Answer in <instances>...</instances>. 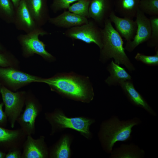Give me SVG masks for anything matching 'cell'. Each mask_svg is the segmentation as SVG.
Masks as SVG:
<instances>
[{
	"label": "cell",
	"instance_id": "obj_3",
	"mask_svg": "<svg viewBox=\"0 0 158 158\" xmlns=\"http://www.w3.org/2000/svg\"><path fill=\"white\" fill-rule=\"evenodd\" d=\"M102 31L103 46L100 49V60L105 62L113 58L117 64L125 65L130 71L134 70L135 68L125 52L122 37L109 18L105 20Z\"/></svg>",
	"mask_w": 158,
	"mask_h": 158
},
{
	"label": "cell",
	"instance_id": "obj_30",
	"mask_svg": "<svg viewBox=\"0 0 158 158\" xmlns=\"http://www.w3.org/2000/svg\"><path fill=\"white\" fill-rule=\"evenodd\" d=\"M20 148H15L8 151L6 154L5 158H21L22 152Z\"/></svg>",
	"mask_w": 158,
	"mask_h": 158
},
{
	"label": "cell",
	"instance_id": "obj_10",
	"mask_svg": "<svg viewBox=\"0 0 158 158\" xmlns=\"http://www.w3.org/2000/svg\"><path fill=\"white\" fill-rule=\"evenodd\" d=\"M135 17V21L137 25L136 34L132 40L127 42L125 47L129 52L132 51L139 44L147 42L151 34V25L149 18L139 8Z\"/></svg>",
	"mask_w": 158,
	"mask_h": 158
},
{
	"label": "cell",
	"instance_id": "obj_22",
	"mask_svg": "<svg viewBox=\"0 0 158 158\" xmlns=\"http://www.w3.org/2000/svg\"><path fill=\"white\" fill-rule=\"evenodd\" d=\"M71 139L65 135L52 146L50 150L49 157L51 158H68L71 155Z\"/></svg>",
	"mask_w": 158,
	"mask_h": 158
},
{
	"label": "cell",
	"instance_id": "obj_33",
	"mask_svg": "<svg viewBox=\"0 0 158 158\" xmlns=\"http://www.w3.org/2000/svg\"><path fill=\"white\" fill-rule=\"evenodd\" d=\"M6 154L0 150V158H5Z\"/></svg>",
	"mask_w": 158,
	"mask_h": 158
},
{
	"label": "cell",
	"instance_id": "obj_2",
	"mask_svg": "<svg viewBox=\"0 0 158 158\" xmlns=\"http://www.w3.org/2000/svg\"><path fill=\"white\" fill-rule=\"evenodd\" d=\"M141 122L140 119L137 117L121 121L116 116L103 121L98 133L103 150L106 152L110 153L116 142L131 140L133 128Z\"/></svg>",
	"mask_w": 158,
	"mask_h": 158
},
{
	"label": "cell",
	"instance_id": "obj_24",
	"mask_svg": "<svg viewBox=\"0 0 158 158\" xmlns=\"http://www.w3.org/2000/svg\"><path fill=\"white\" fill-rule=\"evenodd\" d=\"M138 8L151 16H158V0H140Z\"/></svg>",
	"mask_w": 158,
	"mask_h": 158
},
{
	"label": "cell",
	"instance_id": "obj_34",
	"mask_svg": "<svg viewBox=\"0 0 158 158\" xmlns=\"http://www.w3.org/2000/svg\"><path fill=\"white\" fill-rule=\"evenodd\" d=\"M3 49L1 45L0 44V52Z\"/></svg>",
	"mask_w": 158,
	"mask_h": 158
},
{
	"label": "cell",
	"instance_id": "obj_12",
	"mask_svg": "<svg viewBox=\"0 0 158 158\" xmlns=\"http://www.w3.org/2000/svg\"><path fill=\"white\" fill-rule=\"evenodd\" d=\"M21 158H47L49 157L48 149L45 141V137L41 135L34 139L27 135L23 145Z\"/></svg>",
	"mask_w": 158,
	"mask_h": 158
},
{
	"label": "cell",
	"instance_id": "obj_4",
	"mask_svg": "<svg viewBox=\"0 0 158 158\" xmlns=\"http://www.w3.org/2000/svg\"><path fill=\"white\" fill-rule=\"evenodd\" d=\"M45 117L51 126V135L68 128L78 132L87 138H90L92 136L90 128L95 122L94 119L83 117H69L58 109L45 113Z\"/></svg>",
	"mask_w": 158,
	"mask_h": 158
},
{
	"label": "cell",
	"instance_id": "obj_6",
	"mask_svg": "<svg viewBox=\"0 0 158 158\" xmlns=\"http://www.w3.org/2000/svg\"><path fill=\"white\" fill-rule=\"evenodd\" d=\"M5 112L11 128H13L25 104L27 92L25 91L13 92L4 86L0 87Z\"/></svg>",
	"mask_w": 158,
	"mask_h": 158
},
{
	"label": "cell",
	"instance_id": "obj_14",
	"mask_svg": "<svg viewBox=\"0 0 158 158\" xmlns=\"http://www.w3.org/2000/svg\"><path fill=\"white\" fill-rule=\"evenodd\" d=\"M109 18L114 24L116 30L127 42L133 40L137 29V24L133 19L119 17L114 11L111 13Z\"/></svg>",
	"mask_w": 158,
	"mask_h": 158
},
{
	"label": "cell",
	"instance_id": "obj_18",
	"mask_svg": "<svg viewBox=\"0 0 158 158\" xmlns=\"http://www.w3.org/2000/svg\"><path fill=\"white\" fill-rule=\"evenodd\" d=\"M87 18L65 10L56 17H50L48 22L58 27L69 29L87 23Z\"/></svg>",
	"mask_w": 158,
	"mask_h": 158
},
{
	"label": "cell",
	"instance_id": "obj_23",
	"mask_svg": "<svg viewBox=\"0 0 158 158\" xmlns=\"http://www.w3.org/2000/svg\"><path fill=\"white\" fill-rule=\"evenodd\" d=\"M15 8L11 0H0V18L8 23H14Z\"/></svg>",
	"mask_w": 158,
	"mask_h": 158
},
{
	"label": "cell",
	"instance_id": "obj_28",
	"mask_svg": "<svg viewBox=\"0 0 158 158\" xmlns=\"http://www.w3.org/2000/svg\"><path fill=\"white\" fill-rule=\"evenodd\" d=\"M135 58L147 65L157 66L158 64V50H156V54L153 56H147L138 53Z\"/></svg>",
	"mask_w": 158,
	"mask_h": 158
},
{
	"label": "cell",
	"instance_id": "obj_1",
	"mask_svg": "<svg viewBox=\"0 0 158 158\" xmlns=\"http://www.w3.org/2000/svg\"><path fill=\"white\" fill-rule=\"evenodd\" d=\"M38 82L47 84L51 90L70 98L84 102L92 101L94 95L88 79L73 73L59 74Z\"/></svg>",
	"mask_w": 158,
	"mask_h": 158
},
{
	"label": "cell",
	"instance_id": "obj_21",
	"mask_svg": "<svg viewBox=\"0 0 158 158\" xmlns=\"http://www.w3.org/2000/svg\"><path fill=\"white\" fill-rule=\"evenodd\" d=\"M110 75L105 80L109 85L119 84L121 82L131 80L130 75L124 68L112 61L108 67Z\"/></svg>",
	"mask_w": 158,
	"mask_h": 158
},
{
	"label": "cell",
	"instance_id": "obj_17",
	"mask_svg": "<svg viewBox=\"0 0 158 158\" xmlns=\"http://www.w3.org/2000/svg\"><path fill=\"white\" fill-rule=\"evenodd\" d=\"M48 0H25L27 7L34 20L40 27L45 25L50 18Z\"/></svg>",
	"mask_w": 158,
	"mask_h": 158
},
{
	"label": "cell",
	"instance_id": "obj_9",
	"mask_svg": "<svg viewBox=\"0 0 158 158\" xmlns=\"http://www.w3.org/2000/svg\"><path fill=\"white\" fill-rule=\"evenodd\" d=\"M40 78L13 67H0V79L14 91L31 83L38 82Z\"/></svg>",
	"mask_w": 158,
	"mask_h": 158
},
{
	"label": "cell",
	"instance_id": "obj_5",
	"mask_svg": "<svg viewBox=\"0 0 158 158\" xmlns=\"http://www.w3.org/2000/svg\"><path fill=\"white\" fill-rule=\"evenodd\" d=\"M49 34L41 28L31 32L18 36L17 39L21 47L23 56L28 57L36 54L47 60H54L55 57L46 50L45 44L39 38L40 35Z\"/></svg>",
	"mask_w": 158,
	"mask_h": 158
},
{
	"label": "cell",
	"instance_id": "obj_13",
	"mask_svg": "<svg viewBox=\"0 0 158 158\" xmlns=\"http://www.w3.org/2000/svg\"><path fill=\"white\" fill-rule=\"evenodd\" d=\"M16 28L26 33L31 32L41 27L35 22L27 6L25 0H22L15 8L14 22Z\"/></svg>",
	"mask_w": 158,
	"mask_h": 158
},
{
	"label": "cell",
	"instance_id": "obj_16",
	"mask_svg": "<svg viewBox=\"0 0 158 158\" xmlns=\"http://www.w3.org/2000/svg\"><path fill=\"white\" fill-rule=\"evenodd\" d=\"M119 85L130 102L134 105L144 109L150 115L157 116L156 112L152 108L143 96L135 89L133 83L126 80L119 83Z\"/></svg>",
	"mask_w": 158,
	"mask_h": 158
},
{
	"label": "cell",
	"instance_id": "obj_25",
	"mask_svg": "<svg viewBox=\"0 0 158 158\" xmlns=\"http://www.w3.org/2000/svg\"><path fill=\"white\" fill-rule=\"evenodd\" d=\"M91 0H79L71 5L69 11L80 16L88 18V9Z\"/></svg>",
	"mask_w": 158,
	"mask_h": 158
},
{
	"label": "cell",
	"instance_id": "obj_35",
	"mask_svg": "<svg viewBox=\"0 0 158 158\" xmlns=\"http://www.w3.org/2000/svg\"><path fill=\"white\" fill-rule=\"evenodd\" d=\"M1 84L0 83V87H1Z\"/></svg>",
	"mask_w": 158,
	"mask_h": 158
},
{
	"label": "cell",
	"instance_id": "obj_26",
	"mask_svg": "<svg viewBox=\"0 0 158 158\" xmlns=\"http://www.w3.org/2000/svg\"><path fill=\"white\" fill-rule=\"evenodd\" d=\"M150 21L151 32L150 37L147 42V45L150 47H155L158 49V16H150Z\"/></svg>",
	"mask_w": 158,
	"mask_h": 158
},
{
	"label": "cell",
	"instance_id": "obj_19",
	"mask_svg": "<svg viewBox=\"0 0 158 158\" xmlns=\"http://www.w3.org/2000/svg\"><path fill=\"white\" fill-rule=\"evenodd\" d=\"M110 153V157L111 158H141L145 155L143 150L133 143L122 144L119 147L113 150Z\"/></svg>",
	"mask_w": 158,
	"mask_h": 158
},
{
	"label": "cell",
	"instance_id": "obj_27",
	"mask_svg": "<svg viewBox=\"0 0 158 158\" xmlns=\"http://www.w3.org/2000/svg\"><path fill=\"white\" fill-rule=\"evenodd\" d=\"M79 0H53L50 8L54 13L68 9L71 4Z\"/></svg>",
	"mask_w": 158,
	"mask_h": 158
},
{
	"label": "cell",
	"instance_id": "obj_15",
	"mask_svg": "<svg viewBox=\"0 0 158 158\" xmlns=\"http://www.w3.org/2000/svg\"><path fill=\"white\" fill-rule=\"evenodd\" d=\"M27 135L20 128L9 130L0 126V144L8 151L15 148H22Z\"/></svg>",
	"mask_w": 158,
	"mask_h": 158
},
{
	"label": "cell",
	"instance_id": "obj_20",
	"mask_svg": "<svg viewBox=\"0 0 158 158\" xmlns=\"http://www.w3.org/2000/svg\"><path fill=\"white\" fill-rule=\"evenodd\" d=\"M140 0H115V11L123 17L133 19L136 17Z\"/></svg>",
	"mask_w": 158,
	"mask_h": 158
},
{
	"label": "cell",
	"instance_id": "obj_29",
	"mask_svg": "<svg viewBox=\"0 0 158 158\" xmlns=\"http://www.w3.org/2000/svg\"><path fill=\"white\" fill-rule=\"evenodd\" d=\"M16 61L13 56L6 54L0 53V67H14Z\"/></svg>",
	"mask_w": 158,
	"mask_h": 158
},
{
	"label": "cell",
	"instance_id": "obj_31",
	"mask_svg": "<svg viewBox=\"0 0 158 158\" xmlns=\"http://www.w3.org/2000/svg\"><path fill=\"white\" fill-rule=\"evenodd\" d=\"M3 103H0V126L6 125L7 122V116L3 110Z\"/></svg>",
	"mask_w": 158,
	"mask_h": 158
},
{
	"label": "cell",
	"instance_id": "obj_7",
	"mask_svg": "<svg viewBox=\"0 0 158 158\" xmlns=\"http://www.w3.org/2000/svg\"><path fill=\"white\" fill-rule=\"evenodd\" d=\"M66 37L87 44L94 43L101 49L103 46L102 29L93 20L82 25L68 29L63 33Z\"/></svg>",
	"mask_w": 158,
	"mask_h": 158
},
{
	"label": "cell",
	"instance_id": "obj_11",
	"mask_svg": "<svg viewBox=\"0 0 158 158\" xmlns=\"http://www.w3.org/2000/svg\"><path fill=\"white\" fill-rule=\"evenodd\" d=\"M114 8V0H91L88 18H91L99 26L103 27Z\"/></svg>",
	"mask_w": 158,
	"mask_h": 158
},
{
	"label": "cell",
	"instance_id": "obj_8",
	"mask_svg": "<svg viewBox=\"0 0 158 158\" xmlns=\"http://www.w3.org/2000/svg\"><path fill=\"white\" fill-rule=\"evenodd\" d=\"M25 107L17 119L20 128L27 135L35 134L36 119L41 113L42 108L39 101L31 92L27 93Z\"/></svg>",
	"mask_w": 158,
	"mask_h": 158
},
{
	"label": "cell",
	"instance_id": "obj_32",
	"mask_svg": "<svg viewBox=\"0 0 158 158\" xmlns=\"http://www.w3.org/2000/svg\"><path fill=\"white\" fill-rule=\"evenodd\" d=\"M15 8H16L18 6L20 1L23 0H11Z\"/></svg>",
	"mask_w": 158,
	"mask_h": 158
}]
</instances>
